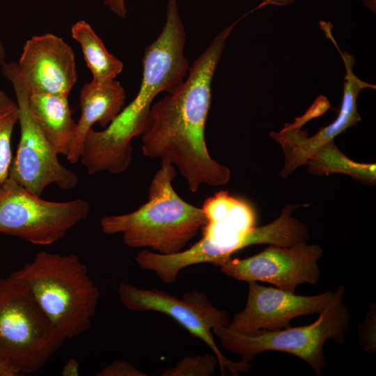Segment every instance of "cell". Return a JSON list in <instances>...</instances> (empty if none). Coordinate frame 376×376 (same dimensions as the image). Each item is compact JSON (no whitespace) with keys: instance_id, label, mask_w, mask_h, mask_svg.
Instances as JSON below:
<instances>
[{"instance_id":"26","label":"cell","mask_w":376,"mask_h":376,"mask_svg":"<svg viewBox=\"0 0 376 376\" xmlns=\"http://www.w3.org/2000/svg\"><path fill=\"white\" fill-rule=\"evenodd\" d=\"M363 5L371 12H376V0H362Z\"/></svg>"},{"instance_id":"11","label":"cell","mask_w":376,"mask_h":376,"mask_svg":"<svg viewBox=\"0 0 376 376\" xmlns=\"http://www.w3.org/2000/svg\"><path fill=\"white\" fill-rule=\"evenodd\" d=\"M332 43L339 52L345 69L343 95L340 110L336 120L322 127L313 136H308L307 132L301 130V125L311 116L306 113L302 117L289 125H285L279 132H272V139L279 142L285 154V162L280 173L288 177L297 168L307 164L312 155L322 146L334 141V138L347 129L357 126L361 118L357 109V97L366 88L375 89V85L365 82L353 72L354 58L347 52H342L336 40Z\"/></svg>"},{"instance_id":"19","label":"cell","mask_w":376,"mask_h":376,"mask_svg":"<svg viewBox=\"0 0 376 376\" xmlns=\"http://www.w3.org/2000/svg\"><path fill=\"white\" fill-rule=\"evenodd\" d=\"M218 360L210 354L186 357L172 368L164 370L162 376H210L215 373Z\"/></svg>"},{"instance_id":"21","label":"cell","mask_w":376,"mask_h":376,"mask_svg":"<svg viewBox=\"0 0 376 376\" xmlns=\"http://www.w3.org/2000/svg\"><path fill=\"white\" fill-rule=\"evenodd\" d=\"M97 376H147L127 361L116 360L102 368Z\"/></svg>"},{"instance_id":"23","label":"cell","mask_w":376,"mask_h":376,"mask_svg":"<svg viewBox=\"0 0 376 376\" xmlns=\"http://www.w3.org/2000/svg\"><path fill=\"white\" fill-rule=\"evenodd\" d=\"M79 366V361L75 358H69L62 368L61 375L63 376H78Z\"/></svg>"},{"instance_id":"25","label":"cell","mask_w":376,"mask_h":376,"mask_svg":"<svg viewBox=\"0 0 376 376\" xmlns=\"http://www.w3.org/2000/svg\"><path fill=\"white\" fill-rule=\"evenodd\" d=\"M295 0H263L256 8H254L253 10H255L256 9L260 8L265 6L269 5H273V6H284L290 4L292 3ZM252 10V11H253Z\"/></svg>"},{"instance_id":"6","label":"cell","mask_w":376,"mask_h":376,"mask_svg":"<svg viewBox=\"0 0 376 376\" xmlns=\"http://www.w3.org/2000/svg\"><path fill=\"white\" fill-rule=\"evenodd\" d=\"M88 201H46L8 177L0 181V233L36 245H49L61 239L90 212Z\"/></svg>"},{"instance_id":"2","label":"cell","mask_w":376,"mask_h":376,"mask_svg":"<svg viewBox=\"0 0 376 376\" xmlns=\"http://www.w3.org/2000/svg\"><path fill=\"white\" fill-rule=\"evenodd\" d=\"M175 175L173 165L161 162L148 201L130 213L102 217V231L122 233L125 244L132 248L150 247L166 255L182 251L207 220L201 207L187 203L175 191L172 181Z\"/></svg>"},{"instance_id":"1","label":"cell","mask_w":376,"mask_h":376,"mask_svg":"<svg viewBox=\"0 0 376 376\" xmlns=\"http://www.w3.org/2000/svg\"><path fill=\"white\" fill-rule=\"evenodd\" d=\"M237 22L213 39L189 68L186 80L152 105L150 126L141 136L143 155L175 166L191 192L202 184L220 186L230 180L229 169L210 155L205 131L214 72Z\"/></svg>"},{"instance_id":"9","label":"cell","mask_w":376,"mask_h":376,"mask_svg":"<svg viewBox=\"0 0 376 376\" xmlns=\"http://www.w3.org/2000/svg\"><path fill=\"white\" fill-rule=\"evenodd\" d=\"M201 208L207 220L202 237L186 250L191 264L216 266L244 247L265 244V231L256 226L255 211L246 201L221 190L207 198Z\"/></svg>"},{"instance_id":"22","label":"cell","mask_w":376,"mask_h":376,"mask_svg":"<svg viewBox=\"0 0 376 376\" xmlns=\"http://www.w3.org/2000/svg\"><path fill=\"white\" fill-rule=\"evenodd\" d=\"M104 4L118 17L124 18L127 14L125 0H104Z\"/></svg>"},{"instance_id":"17","label":"cell","mask_w":376,"mask_h":376,"mask_svg":"<svg viewBox=\"0 0 376 376\" xmlns=\"http://www.w3.org/2000/svg\"><path fill=\"white\" fill-rule=\"evenodd\" d=\"M309 170L314 173L330 174L340 173L351 175L362 182L375 183V164L355 162L345 156L330 141L319 148L307 162Z\"/></svg>"},{"instance_id":"3","label":"cell","mask_w":376,"mask_h":376,"mask_svg":"<svg viewBox=\"0 0 376 376\" xmlns=\"http://www.w3.org/2000/svg\"><path fill=\"white\" fill-rule=\"evenodd\" d=\"M10 275L26 284L64 340L91 328L100 292L78 256L41 251Z\"/></svg>"},{"instance_id":"18","label":"cell","mask_w":376,"mask_h":376,"mask_svg":"<svg viewBox=\"0 0 376 376\" xmlns=\"http://www.w3.org/2000/svg\"><path fill=\"white\" fill-rule=\"evenodd\" d=\"M17 122V102L0 89V181L8 177L13 160L11 137Z\"/></svg>"},{"instance_id":"12","label":"cell","mask_w":376,"mask_h":376,"mask_svg":"<svg viewBox=\"0 0 376 376\" xmlns=\"http://www.w3.org/2000/svg\"><path fill=\"white\" fill-rule=\"evenodd\" d=\"M249 293L244 308L235 314L228 326L242 334L260 330H277L290 327L297 317L320 314L331 301L333 292L305 296L278 288L248 283Z\"/></svg>"},{"instance_id":"20","label":"cell","mask_w":376,"mask_h":376,"mask_svg":"<svg viewBox=\"0 0 376 376\" xmlns=\"http://www.w3.org/2000/svg\"><path fill=\"white\" fill-rule=\"evenodd\" d=\"M376 306L372 304L364 320L359 324L358 340L364 352L374 353L376 350Z\"/></svg>"},{"instance_id":"10","label":"cell","mask_w":376,"mask_h":376,"mask_svg":"<svg viewBox=\"0 0 376 376\" xmlns=\"http://www.w3.org/2000/svg\"><path fill=\"white\" fill-rule=\"evenodd\" d=\"M322 255L323 249L318 244L269 245L256 255L242 259L230 257L216 266L236 280L266 282L295 292L300 284L318 283L320 276L318 261Z\"/></svg>"},{"instance_id":"5","label":"cell","mask_w":376,"mask_h":376,"mask_svg":"<svg viewBox=\"0 0 376 376\" xmlns=\"http://www.w3.org/2000/svg\"><path fill=\"white\" fill-rule=\"evenodd\" d=\"M23 281L0 277V357L20 375L33 373L64 343Z\"/></svg>"},{"instance_id":"13","label":"cell","mask_w":376,"mask_h":376,"mask_svg":"<svg viewBox=\"0 0 376 376\" xmlns=\"http://www.w3.org/2000/svg\"><path fill=\"white\" fill-rule=\"evenodd\" d=\"M17 65L30 93L68 97L77 83L75 53L61 38L52 33L27 40Z\"/></svg>"},{"instance_id":"8","label":"cell","mask_w":376,"mask_h":376,"mask_svg":"<svg viewBox=\"0 0 376 376\" xmlns=\"http://www.w3.org/2000/svg\"><path fill=\"white\" fill-rule=\"evenodd\" d=\"M120 302L127 309L136 311H153L164 313L186 329L189 334L206 343L216 356L221 375L226 370L234 375L248 373L249 363L242 359L232 361L221 353L214 339L213 329L228 327L230 322L226 310L215 308L204 292L196 290L178 298L158 289H141L128 283L118 286Z\"/></svg>"},{"instance_id":"24","label":"cell","mask_w":376,"mask_h":376,"mask_svg":"<svg viewBox=\"0 0 376 376\" xmlns=\"http://www.w3.org/2000/svg\"><path fill=\"white\" fill-rule=\"evenodd\" d=\"M20 374L0 357V376H18Z\"/></svg>"},{"instance_id":"16","label":"cell","mask_w":376,"mask_h":376,"mask_svg":"<svg viewBox=\"0 0 376 376\" xmlns=\"http://www.w3.org/2000/svg\"><path fill=\"white\" fill-rule=\"evenodd\" d=\"M71 35L80 45L93 79L97 83L115 79L123 69V62L110 54L90 24L79 20L71 28Z\"/></svg>"},{"instance_id":"27","label":"cell","mask_w":376,"mask_h":376,"mask_svg":"<svg viewBox=\"0 0 376 376\" xmlns=\"http://www.w3.org/2000/svg\"><path fill=\"white\" fill-rule=\"evenodd\" d=\"M5 58H6L5 49L2 42L0 40V65H3L6 62Z\"/></svg>"},{"instance_id":"14","label":"cell","mask_w":376,"mask_h":376,"mask_svg":"<svg viewBox=\"0 0 376 376\" xmlns=\"http://www.w3.org/2000/svg\"><path fill=\"white\" fill-rule=\"evenodd\" d=\"M126 92L121 84L113 79L103 83L91 81L81 89L79 106L81 114L77 122L76 135L67 159L77 163L81 157L84 141L88 130L98 123L107 127L125 105Z\"/></svg>"},{"instance_id":"7","label":"cell","mask_w":376,"mask_h":376,"mask_svg":"<svg viewBox=\"0 0 376 376\" xmlns=\"http://www.w3.org/2000/svg\"><path fill=\"white\" fill-rule=\"evenodd\" d=\"M1 73L14 88L20 126L19 141L8 177L38 196L52 184L64 190L74 188L78 177L61 164L58 155L35 120L29 104V91L19 76L17 63L5 62Z\"/></svg>"},{"instance_id":"15","label":"cell","mask_w":376,"mask_h":376,"mask_svg":"<svg viewBox=\"0 0 376 376\" xmlns=\"http://www.w3.org/2000/svg\"><path fill=\"white\" fill-rule=\"evenodd\" d=\"M68 98L30 93L29 97L31 111L42 134L57 154L65 157L70 151L77 130Z\"/></svg>"},{"instance_id":"4","label":"cell","mask_w":376,"mask_h":376,"mask_svg":"<svg viewBox=\"0 0 376 376\" xmlns=\"http://www.w3.org/2000/svg\"><path fill=\"white\" fill-rule=\"evenodd\" d=\"M345 288L340 285L333 292L326 308L313 323L277 330L263 329L251 335L242 334L228 327L213 329L224 347L241 356L249 363L257 355L266 351L289 353L308 363L319 376L326 367L323 350L324 343L332 339L343 345L350 322V313L343 303Z\"/></svg>"}]
</instances>
